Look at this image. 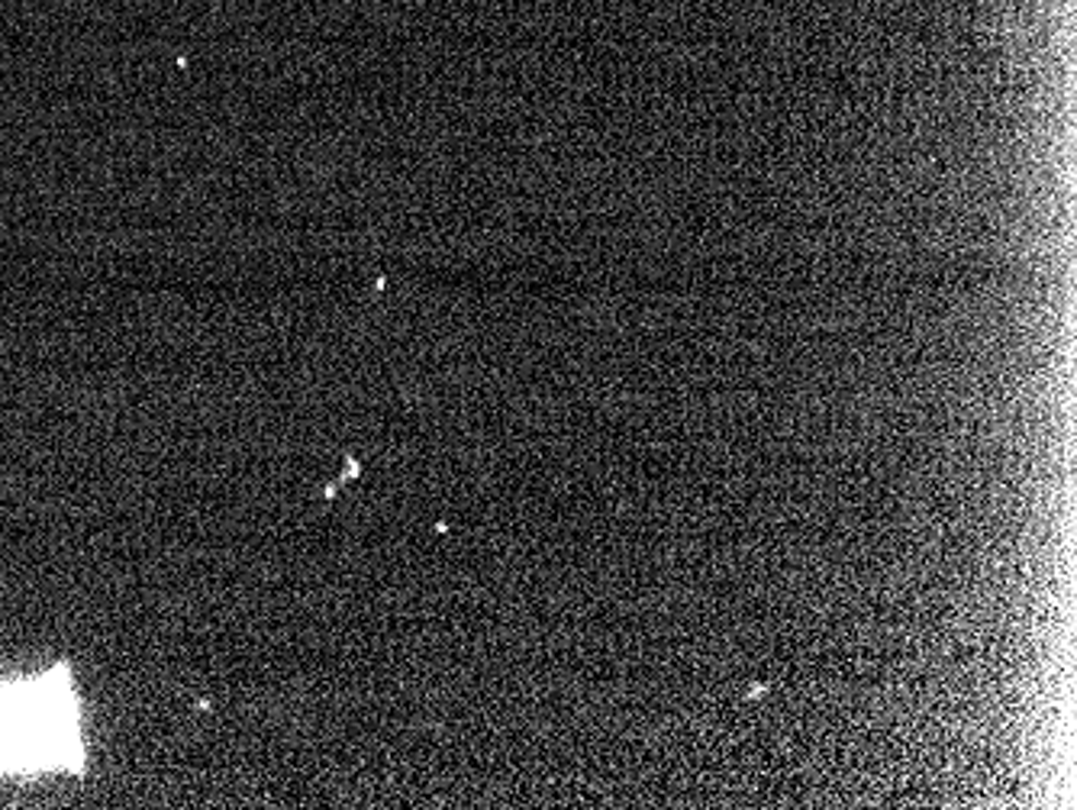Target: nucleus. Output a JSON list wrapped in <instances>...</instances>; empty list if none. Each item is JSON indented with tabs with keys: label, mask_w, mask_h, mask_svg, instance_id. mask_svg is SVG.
Wrapping results in <instances>:
<instances>
[{
	"label": "nucleus",
	"mask_w": 1077,
	"mask_h": 810,
	"mask_svg": "<svg viewBox=\"0 0 1077 810\" xmlns=\"http://www.w3.org/2000/svg\"><path fill=\"white\" fill-rule=\"evenodd\" d=\"M81 772L84 743L68 666L0 688V772Z\"/></svg>",
	"instance_id": "1"
}]
</instances>
